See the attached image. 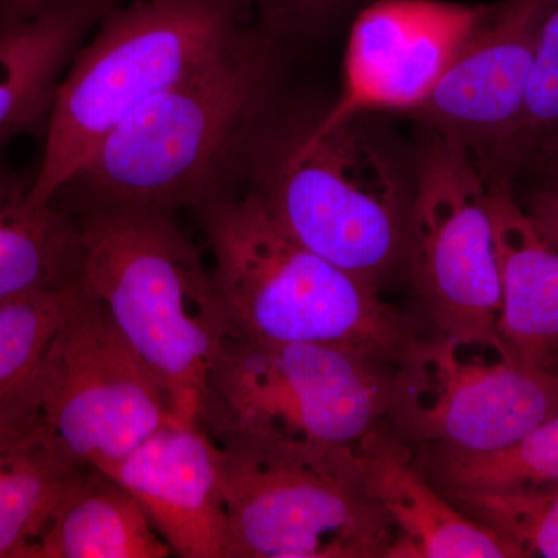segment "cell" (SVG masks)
Instances as JSON below:
<instances>
[{
  "label": "cell",
  "instance_id": "6da1fadb",
  "mask_svg": "<svg viewBox=\"0 0 558 558\" xmlns=\"http://www.w3.org/2000/svg\"><path fill=\"white\" fill-rule=\"evenodd\" d=\"M282 46L250 25L106 135L51 204L72 215L110 207L172 215L233 196L270 132Z\"/></svg>",
  "mask_w": 558,
  "mask_h": 558
},
{
  "label": "cell",
  "instance_id": "7a4b0ae2",
  "mask_svg": "<svg viewBox=\"0 0 558 558\" xmlns=\"http://www.w3.org/2000/svg\"><path fill=\"white\" fill-rule=\"evenodd\" d=\"M75 216L81 286L159 381L175 421L201 425L231 329L199 250L170 213L110 207Z\"/></svg>",
  "mask_w": 558,
  "mask_h": 558
},
{
  "label": "cell",
  "instance_id": "3957f363",
  "mask_svg": "<svg viewBox=\"0 0 558 558\" xmlns=\"http://www.w3.org/2000/svg\"><path fill=\"white\" fill-rule=\"evenodd\" d=\"M194 213L231 336L348 349L395 366L417 339L379 289L290 238L255 191Z\"/></svg>",
  "mask_w": 558,
  "mask_h": 558
},
{
  "label": "cell",
  "instance_id": "277c9868",
  "mask_svg": "<svg viewBox=\"0 0 558 558\" xmlns=\"http://www.w3.org/2000/svg\"><path fill=\"white\" fill-rule=\"evenodd\" d=\"M250 180L290 238L374 288L402 263L414 170L371 113L270 130Z\"/></svg>",
  "mask_w": 558,
  "mask_h": 558
},
{
  "label": "cell",
  "instance_id": "5b68a950",
  "mask_svg": "<svg viewBox=\"0 0 558 558\" xmlns=\"http://www.w3.org/2000/svg\"><path fill=\"white\" fill-rule=\"evenodd\" d=\"M250 25L236 0H128L110 10L54 95L32 208L49 207L106 135L230 49Z\"/></svg>",
  "mask_w": 558,
  "mask_h": 558
},
{
  "label": "cell",
  "instance_id": "8992f818",
  "mask_svg": "<svg viewBox=\"0 0 558 558\" xmlns=\"http://www.w3.org/2000/svg\"><path fill=\"white\" fill-rule=\"evenodd\" d=\"M395 369L348 349L231 336L209 376L201 427L218 444L330 457L387 418Z\"/></svg>",
  "mask_w": 558,
  "mask_h": 558
},
{
  "label": "cell",
  "instance_id": "52a82bcc",
  "mask_svg": "<svg viewBox=\"0 0 558 558\" xmlns=\"http://www.w3.org/2000/svg\"><path fill=\"white\" fill-rule=\"evenodd\" d=\"M226 558H384L398 529L363 487L351 449L306 457L218 444Z\"/></svg>",
  "mask_w": 558,
  "mask_h": 558
},
{
  "label": "cell",
  "instance_id": "ba28073f",
  "mask_svg": "<svg viewBox=\"0 0 558 558\" xmlns=\"http://www.w3.org/2000/svg\"><path fill=\"white\" fill-rule=\"evenodd\" d=\"M403 260L438 333L513 359L498 330L487 172L472 149L438 132L429 131L414 167Z\"/></svg>",
  "mask_w": 558,
  "mask_h": 558
},
{
  "label": "cell",
  "instance_id": "9c48e42d",
  "mask_svg": "<svg viewBox=\"0 0 558 558\" xmlns=\"http://www.w3.org/2000/svg\"><path fill=\"white\" fill-rule=\"evenodd\" d=\"M33 417L70 464L102 472L175 421L159 381L81 281L40 371Z\"/></svg>",
  "mask_w": 558,
  "mask_h": 558
},
{
  "label": "cell",
  "instance_id": "30bf717a",
  "mask_svg": "<svg viewBox=\"0 0 558 558\" xmlns=\"http://www.w3.org/2000/svg\"><path fill=\"white\" fill-rule=\"evenodd\" d=\"M557 413L558 374L438 333L396 365L387 422L409 446L486 454Z\"/></svg>",
  "mask_w": 558,
  "mask_h": 558
},
{
  "label": "cell",
  "instance_id": "8fae6325",
  "mask_svg": "<svg viewBox=\"0 0 558 558\" xmlns=\"http://www.w3.org/2000/svg\"><path fill=\"white\" fill-rule=\"evenodd\" d=\"M495 5L442 0H376L359 11L339 100L318 128L377 110L416 112Z\"/></svg>",
  "mask_w": 558,
  "mask_h": 558
},
{
  "label": "cell",
  "instance_id": "7c38bea8",
  "mask_svg": "<svg viewBox=\"0 0 558 558\" xmlns=\"http://www.w3.org/2000/svg\"><path fill=\"white\" fill-rule=\"evenodd\" d=\"M550 2L497 3L414 112L429 131L472 149L487 172L519 123Z\"/></svg>",
  "mask_w": 558,
  "mask_h": 558
},
{
  "label": "cell",
  "instance_id": "4fadbf2b",
  "mask_svg": "<svg viewBox=\"0 0 558 558\" xmlns=\"http://www.w3.org/2000/svg\"><path fill=\"white\" fill-rule=\"evenodd\" d=\"M106 473L137 499L172 556L226 558L220 449L199 424L163 425Z\"/></svg>",
  "mask_w": 558,
  "mask_h": 558
},
{
  "label": "cell",
  "instance_id": "5bb4252c",
  "mask_svg": "<svg viewBox=\"0 0 558 558\" xmlns=\"http://www.w3.org/2000/svg\"><path fill=\"white\" fill-rule=\"evenodd\" d=\"M369 497L398 529L388 558H520L519 546L470 519L418 468L387 418L351 449Z\"/></svg>",
  "mask_w": 558,
  "mask_h": 558
},
{
  "label": "cell",
  "instance_id": "9a60e30c",
  "mask_svg": "<svg viewBox=\"0 0 558 558\" xmlns=\"http://www.w3.org/2000/svg\"><path fill=\"white\" fill-rule=\"evenodd\" d=\"M487 178L501 292L499 336L513 359L548 369L558 347V250L513 196L509 175Z\"/></svg>",
  "mask_w": 558,
  "mask_h": 558
},
{
  "label": "cell",
  "instance_id": "2e32d148",
  "mask_svg": "<svg viewBox=\"0 0 558 558\" xmlns=\"http://www.w3.org/2000/svg\"><path fill=\"white\" fill-rule=\"evenodd\" d=\"M128 0H64L0 28V153L21 135L44 137L70 62L110 10Z\"/></svg>",
  "mask_w": 558,
  "mask_h": 558
},
{
  "label": "cell",
  "instance_id": "e0dca14e",
  "mask_svg": "<svg viewBox=\"0 0 558 558\" xmlns=\"http://www.w3.org/2000/svg\"><path fill=\"white\" fill-rule=\"evenodd\" d=\"M33 180L0 153V303L64 289L81 277L78 219L53 204L32 208Z\"/></svg>",
  "mask_w": 558,
  "mask_h": 558
},
{
  "label": "cell",
  "instance_id": "ac0fdd59",
  "mask_svg": "<svg viewBox=\"0 0 558 558\" xmlns=\"http://www.w3.org/2000/svg\"><path fill=\"white\" fill-rule=\"evenodd\" d=\"M170 546L126 487L84 469L28 558H167Z\"/></svg>",
  "mask_w": 558,
  "mask_h": 558
},
{
  "label": "cell",
  "instance_id": "d6986e66",
  "mask_svg": "<svg viewBox=\"0 0 558 558\" xmlns=\"http://www.w3.org/2000/svg\"><path fill=\"white\" fill-rule=\"evenodd\" d=\"M83 470L58 453L35 417L0 425V558H28Z\"/></svg>",
  "mask_w": 558,
  "mask_h": 558
},
{
  "label": "cell",
  "instance_id": "ffe728a7",
  "mask_svg": "<svg viewBox=\"0 0 558 558\" xmlns=\"http://www.w3.org/2000/svg\"><path fill=\"white\" fill-rule=\"evenodd\" d=\"M78 282L0 303V425L33 417L40 371Z\"/></svg>",
  "mask_w": 558,
  "mask_h": 558
},
{
  "label": "cell",
  "instance_id": "44dd1931",
  "mask_svg": "<svg viewBox=\"0 0 558 558\" xmlns=\"http://www.w3.org/2000/svg\"><path fill=\"white\" fill-rule=\"evenodd\" d=\"M418 468L444 495L505 490L558 481V413L494 453L418 447Z\"/></svg>",
  "mask_w": 558,
  "mask_h": 558
},
{
  "label": "cell",
  "instance_id": "7402d4cb",
  "mask_svg": "<svg viewBox=\"0 0 558 558\" xmlns=\"http://www.w3.org/2000/svg\"><path fill=\"white\" fill-rule=\"evenodd\" d=\"M558 157V0L550 2L539 28L526 98L515 131L488 174L512 175L531 161Z\"/></svg>",
  "mask_w": 558,
  "mask_h": 558
},
{
  "label": "cell",
  "instance_id": "603a6c76",
  "mask_svg": "<svg viewBox=\"0 0 558 558\" xmlns=\"http://www.w3.org/2000/svg\"><path fill=\"white\" fill-rule=\"evenodd\" d=\"M446 497L470 519L519 546L524 557L558 558V481Z\"/></svg>",
  "mask_w": 558,
  "mask_h": 558
},
{
  "label": "cell",
  "instance_id": "cb8c5ba5",
  "mask_svg": "<svg viewBox=\"0 0 558 558\" xmlns=\"http://www.w3.org/2000/svg\"><path fill=\"white\" fill-rule=\"evenodd\" d=\"M260 31L282 40L311 39L332 28L363 0H236Z\"/></svg>",
  "mask_w": 558,
  "mask_h": 558
},
{
  "label": "cell",
  "instance_id": "d4e9b609",
  "mask_svg": "<svg viewBox=\"0 0 558 558\" xmlns=\"http://www.w3.org/2000/svg\"><path fill=\"white\" fill-rule=\"evenodd\" d=\"M554 170L556 179L534 194L526 211L543 236L558 250V165H554Z\"/></svg>",
  "mask_w": 558,
  "mask_h": 558
},
{
  "label": "cell",
  "instance_id": "484cf974",
  "mask_svg": "<svg viewBox=\"0 0 558 558\" xmlns=\"http://www.w3.org/2000/svg\"><path fill=\"white\" fill-rule=\"evenodd\" d=\"M64 0H0V28L22 24Z\"/></svg>",
  "mask_w": 558,
  "mask_h": 558
},
{
  "label": "cell",
  "instance_id": "4316f807",
  "mask_svg": "<svg viewBox=\"0 0 558 558\" xmlns=\"http://www.w3.org/2000/svg\"><path fill=\"white\" fill-rule=\"evenodd\" d=\"M548 369L553 371V373L558 374V347L556 349V352H554L553 360H550Z\"/></svg>",
  "mask_w": 558,
  "mask_h": 558
},
{
  "label": "cell",
  "instance_id": "83f0119b",
  "mask_svg": "<svg viewBox=\"0 0 558 558\" xmlns=\"http://www.w3.org/2000/svg\"><path fill=\"white\" fill-rule=\"evenodd\" d=\"M550 165H558V157L556 160L550 161Z\"/></svg>",
  "mask_w": 558,
  "mask_h": 558
}]
</instances>
